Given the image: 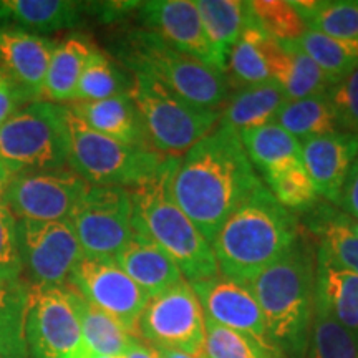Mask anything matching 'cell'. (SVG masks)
I'll list each match as a JSON object with an SVG mask.
<instances>
[{
	"label": "cell",
	"instance_id": "6da1fadb",
	"mask_svg": "<svg viewBox=\"0 0 358 358\" xmlns=\"http://www.w3.org/2000/svg\"><path fill=\"white\" fill-rule=\"evenodd\" d=\"M259 182L239 133L219 122L208 136L179 156L171 192L179 208L213 244L226 219Z\"/></svg>",
	"mask_w": 358,
	"mask_h": 358
},
{
	"label": "cell",
	"instance_id": "7a4b0ae2",
	"mask_svg": "<svg viewBox=\"0 0 358 358\" xmlns=\"http://www.w3.org/2000/svg\"><path fill=\"white\" fill-rule=\"evenodd\" d=\"M271 345L284 358H306L315 307V248L299 236L279 261L249 282Z\"/></svg>",
	"mask_w": 358,
	"mask_h": 358
},
{
	"label": "cell",
	"instance_id": "3957f363",
	"mask_svg": "<svg viewBox=\"0 0 358 358\" xmlns=\"http://www.w3.org/2000/svg\"><path fill=\"white\" fill-rule=\"evenodd\" d=\"M299 236L297 219L261 181L214 237L219 274L249 284L279 261Z\"/></svg>",
	"mask_w": 358,
	"mask_h": 358
},
{
	"label": "cell",
	"instance_id": "277c9868",
	"mask_svg": "<svg viewBox=\"0 0 358 358\" xmlns=\"http://www.w3.org/2000/svg\"><path fill=\"white\" fill-rule=\"evenodd\" d=\"M178 158L168 156L153 179L129 189L133 229L158 244L176 262L182 277L194 282L217 275L219 268L211 244L173 198L171 178Z\"/></svg>",
	"mask_w": 358,
	"mask_h": 358
},
{
	"label": "cell",
	"instance_id": "5b68a950",
	"mask_svg": "<svg viewBox=\"0 0 358 358\" xmlns=\"http://www.w3.org/2000/svg\"><path fill=\"white\" fill-rule=\"evenodd\" d=\"M118 57L131 73L158 80L186 101L203 108L221 111L231 93L222 71L178 52L146 29L129 32Z\"/></svg>",
	"mask_w": 358,
	"mask_h": 358
},
{
	"label": "cell",
	"instance_id": "8992f818",
	"mask_svg": "<svg viewBox=\"0 0 358 358\" xmlns=\"http://www.w3.org/2000/svg\"><path fill=\"white\" fill-rule=\"evenodd\" d=\"M65 122L69 128V168L90 186L133 189L153 179L168 158L151 148L124 145L95 131L69 106H65Z\"/></svg>",
	"mask_w": 358,
	"mask_h": 358
},
{
	"label": "cell",
	"instance_id": "52a82bcc",
	"mask_svg": "<svg viewBox=\"0 0 358 358\" xmlns=\"http://www.w3.org/2000/svg\"><path fill=\"white\" fill-rule=\"evenodd\" d=\"M129 95L140 111L148 143L161 156H182L221 122V111L186 101L148 75L131 73Z\"/></svg>",
	"mask_w": 358,
	"mask_h": 358
},
{
	"label": "cell",
	"instance_id": "ba28073f",
	"mask_svg": "<svg viewBox=\"0 0 358 358\" xmlns=\"http://www.w3.org/2000/svg\"><path fill=\"white\" fill-rule=\"evenodd\" d=\"M0 161L15 174L69 168L65 106L32 101L0 127Z\"/></svg>",
	"mask_w": 358,
	"mask_h": 358
},
{
	"label": "cell",
	"instance_id": "9c48e42d",
	"mask_svg": "<svg viewBox=\"0 0 358 358\" xmlns=\"http://www.w3.org/2000/svg\"><path fill=\"white\" fill-rule=\"evenodd\" d=\"M69 222L83 257L115 261L134 234L131 192L127 187L88 186Z\"/></svg>",
	"mask_w": 358,
	"mask_h": 358
},
{
	"label": "cell",
	"instance_id": "30bf717a",
	"mask_svg": "<svg viewBox=\"0 0 358 358\" xmlns=\"http://www.w3.org/2000/svg\"><path fill=\"white\" fill-rule=\"evenodd\" d=\"M27 358H88L77 313L64 287H29Z\"/></svg>",
	"mask_w": 358,
	"mask_h": 358
},
{
	"label": "cell",
	"instance_id": "8fae6325",
	"mask_svg": "<svg viewBox=\"0 0 358 358\" xmlns=\"http://www.w3.org/2000/svg\"><path fill=\"white\" fill-rule=\"evenodd\" d=\"M138 335L151 347H168L203 357L204 312L187 280L148 299Z\"/></svg>",
	"mask_w": 358,
	"mask_h": 358
},
{
	"label": "cell",
	"instance_id": "7c38bea8",
	"mask_svg": "<svg viewBox=\"0 0 358 358\" xmlns=\"http://www.w3.org/2000/svg\"><path fill=\"white\" fill-rule=\"evenodd\" d=\"M24 271L35 287H64L83 257L69 221L42 222L17 219Z\"/></svg>",
	"mask_w": 358,
	"mask_h": 358
},
{
	"label": "cell",
	"instance_id": "4fadbf2b",
	"mask_svg": "<svg viewBox=\"0 0 358 358\" xmlns=\"http://www.w3.org/2000/svg\"><path fill=\"white\" fill-rule=\"evenodd\" d=\"M88 186V182L70 168L17 174L8 187L7 208L15 219L69 221Z\"/></svg>",
	"mask_w": 358,
	"mask_h": 358
},
{
	"label": "cell",
	"instance_id": "5bb4252c",
	"mask_svg": "<svg viewBox=\"0 0 358 358\" xmlns=\"http://www.w3.org/2000/svg\"><path fill=\"white\" fill-rule=\"evenodd\" d=\"M66 285L93 306L110 313L128 334L136 337L138 320L150 297L115 261L82 257Z\"/></svg>",
	"mask_w": 358,
	"mask_h": 358
},
{
	"label": "cell",
	"instance_id": "9a60e30c",
	"mask_svg": "<svg viewBox=\"0 0 358 358\" xmlns=\"http://www.w3.org/2000/svg\"><path fill=\"white\" fill-rule=\"evenodd\" d=\"M189 284L206 317L272 347L262 310L249 284L227 279L221 274Z\"/></svg>",
	"mask_w": 358,
	"mask_h": 358
},
{
	"label": "cell",
	"instance_id": "2e32d148",
	"mask_svg": "<svg viewBox=\"0 0 358 358\" xmlns=\"http://www.w3.org/2000/svg\"><path fill=\"white\" fill-rule=\"evenodd\" d=\"M138 12L143 29L156 34L178 52L217 70L198 7L192 0L140 2Z\"/></svg>",
	"mask_w": 358,
	"mask_h": 358
},
{
	"label": "cell",
	"instance_id": "e0dca14e",
	"mask_svg": "<svg viewBox=\"0 0 358 358\" xmlns=\"http://www.w3.org/2000/svg\"><path fill=\"white\" fill-rule=\"evenodd\" d=\"M55 45L45 35L0 29V73L30 101H40Z\"/></svg>",
	"mask_w": 358,
	"mask_h": 358
},
{
	"label": "cell",
	"instance_id": "ac0fdd59",
	"mask_svg": "<svg viewBox=\"0 0 358 358\" xmlns=\"http://www.w3.org/2000/svg\"><path fill=\"white\" fill-rule=\"evenodd\" d=\"M302 143V164L319 196L337 204L353 161L358 156V134L335 131Z\"/></svg>",
	"mask_w": 358,
	"mask_h": 358
},
{
	"label": "cell",
	"instance_id": "d6986e66",
	"mask_svg": "<svg viewBox=\"0 0 358 358\" xmlns=\"http://www.w3.org/2000/svg\"><path fill=\"white\" fill-rule=\"evenodd\" d=\"M115 262L148 297L166 292L179 282L186 280L169 254L150 237L136 231L116 256Z\"/></svg>",
	"mask_w": 358,
	"mask_h": 358
},
{
	"label": "cell",
	"instance_id": "ffe728a7",
	"mask_svg": "<svg viewBox=\"0 0 358 358\" xmlns=\"http://www.w3.org/2000/svg\"><path fill=\"white\" fill-rule=\"evenodd\" d=\"M65 106H69L85 124L105 136L129 146L151 148L140 111L129 93L100 101H73Z\"/></svg>",
	"mask_w": 358,
	"mask_h": 358
},
{
	"label": "cell",
	"instance_id": "44dd1931",
	"mask_svg": "<svg viewBox=\"0 0 358 358\" xmlns=\"http://www.w3.org/2000/svg\"><path fill=\"white\" fill-rule=\"evenodd\" d=\"M267 57L272 80L280 85L287 100L327 95L332 87L315 62L294 42L280 43L268 38Z\"/></svg>",
	"mask_w": 358,
	"mask_h": 358
},
{
	"label": "cell",
	"instance_id": "7402d4cb",
	"mask_svg": "<svg viewBox=\"0 0 358 358\" xmlns=\"http://www.w3.org/2000/svg\"><path fill=\"white\" fill-rule=\"evenodd\" d=\"M83 8L70 0H0V29L34 35L73 29L82 22Z\"/></svg>",
	"mask_w": 358,
	"mask_h": 358
},
{
	"label": "cell",
	"instance_id": "603a6c76",
	"mask_svg": "<svg viewBox=\"0 0 358 358\" xmlns=\"http://www.w3.org/2000/svg\"><path fill=\"white\" fill-rule=\"evenodd\" d=\"M287 101L284 90L274 80L237 88L221 108V122L237 133L275 123L277 113Z\"/></svg>",
	"mask_w": 358,
	"mask_h": 358
},
{
	"label": "cell",
	"instance_id": "cb8c5ba5",
	"mask_svg": "<svg viewBox=\"0 0 358 358\" xmlns=\"http://www.w3.org/2000/svg\"><path fill=\"white\" fill-rule=\"evenodd\" d=\"M303 222L317 243V257L330 266L358 274V236L338 221L337 208L315 204Z\"/></svg>",
	"mask_w": 358,
	"mask_h": 358
},
{
	"label": "cell",
	"instance_id": "d4e9b609",
	"mask_svg": "<svg viewBox=\"0 0 358 358\" xmlns=\"http://www.w3.org/2000/svg\"><path fill=\"white\" fill-rule=\"evenodd\" d=\"M206 37L219 71L226 73L229 55L250 22L248 2L241 0H196Z\"/></svg>",
	"mask_w": 358,
	"mask_h": 358
},
{
	"label": "cell",
	"instance_id": "484cf974",
	"mask_svg": "<svg viewBox=\"0 0 358 358\" xmlns=\"http://www.w3.org/2000/svg\"><path fill=\"white\" fill-rule=\"evenodd\" d=\"M315 303L348 332L358 335V274L315 256Z\"/></svg>",
	"mask_w": 358,
	"mask_h": 358
},
{
	"label": "cell",
	"instance_id": "4316f807",
	"mask_svg": "<svg viewBox=\"0 0 358 358\" xmlns=\"http://www.w3.org/2000/svg\"><path fill=\"white\" fill-rule=\"evenodd\" d=\"M95 50L83 37H69L55 45L42 88V101L70 105L90 55Z\"/></svg>",
	"mask_w": 358,
	"mask_h": 358
},
{
	"label": "cell",
	"instance_id": "83f0119b",
	"mask_svg": "<svg viewBox=\"0 0 358 358\" xmlns=\"http://www.w3.org/2000/svg\"><path fill=\"white\" fill-rule=\"evenodd\" d=\"M65 290L69 294L75 313H77L83 342L90 355L122 357L129 347V343L136 337L128 334L120 325L118 320H115L110 313L88 302L73 287L65 285Z\"/></svg>",
	"mask_w": 358,
	"mask_h": 358
},
{
	"label": "cell",
	"instance_id": "f1b7e54d",
	"mask_svg": "<svg viewBox=\"0 0 358 358\" xmlns=\"http://www.w3.org/2000/svg\"><path fill=\"white\" fill-rule=\"evenodd\" d=\"M239 138L250 164L262 176L294 161H302V143L277 123L244 129L239 131Z\"/></svg>",
	"mask_w": 358,
	"mask_h": 358
},
{
	"label": "cell",
	"instance_id": "f546056e",
	"mask_svg": "<svg viewBox=\"0 0 358 358\" xmlns=\"http://www.w3.org/2000/svg\"><path fill=\"white\" fill-rule=\"evenodd\" d=\"M267 40L268 35L264 34L250 19L232 48L226 73H224L231 90L272 80L267 58Z\"/></svg>",
	"mask_w": 358,
	"mask_h": 358
},
{
	"label": "cell",
	"instance_id": "4dcf8cb0",
	"mask_svg": "<svg viewBox=\"0 0 358 358\" xmlns=\"http://www.w3.org/2000/svg\"><path fill=\"white\" fill-rule=\"evenodd\" d=\"M275 123L299 141L340 131L337 116L327 95L289 100L277 113Z\"/></svg>",
	"mask_w": 358,
	"mask_h": 358
},
{
	"label": "cell",
	"instance_id": "1f68e13d",
	"mask_svg": "<svg viewBox=\"0 0 358 358\" xmlns=\"http://www.w3.org/2000/svg\"><path fill=\"white\" fill-rule=\"evenodd\" d=\"M292 3L308 30L358 40V0H297Z\"/></svg>",
	"mask_w": 358,
	"mask_h": 358
},
{
	"label": "cell",
	"instance_id": "d6a6232c",
	"mask_svg": "<svg viewBox=\"0 0 358 358\" xmlns=\"http://www.w3.org/2000/svg\"><path fill=\"white\" fill-rule=\"evenodd\" d=\"M294 43L315 62L332 85L358 69V40L335 38L307 29Z\"/></svg>",
	"mask_w": 358,
	"mask_h": 358
},
{
	"label": "cell",
	"instance_id": "836d02e7",
	"mask_svg": "<svg viewBox=\"0 0 358 358\" xmlns=\"http://www.w3.org/2000/svg\"><path fill=\"white\" fill-rule=\"evenodd\" d=\"M25 282H0V358H27Z\"/></svg>",
	"mask_w": 358,
	"mask_h": 358
},
{
	"label": "cell",
	"instance_id": "e575fe53",
	"mask_svg": "<svg viewBox=\"0 0 358 358\" xmlns=\"http://www.w3.org/2000/svg\"><path fill=\"white\" fill-rule=\"evenodd\" d=\"M131 90V78L101 50L92 52L82 77H80L73 101H100L106 98L124 95ZM71 101V103H73Z\"/></svg>",
	"mask_w": 358,
	"mask_h": 358
},
{
	"label": "cell",
	"instance_id": "d590c367",
	"mask_svg": "<svg viewBox=\"0 0 358 358\" xmlns=\"http://www.w3.org/2000/svg\"><path fill=\"white\" fill-rule=\"evenodd\" d=\"M264 181L279 204L289 211H310L320 198L302 161H294L264 174Z\"/></svg>",
	"mask_w": 358,
	"mask_h": 358
},
{
	"label": "cell",
	"instance_id": "8d00e7d4",
	"mask_svg": "<svg viewBox=\"0 0 358 358\" xmlns=\"http://www.w3.org/2000/svg\"><path fill=\"white\" fill-rule=\"evenodd\" d=\"M204 358H284L274 347L259 342L204 315Z\"/></svg>",
	"mask_w": 358,
	"mask_h": 358
},
{
	"label": "cell",
	"instance_id": "74e56055",
	"mask_svg": "<svg viewBox=\"0 0 358 358\" xmlns=\"http://www.w3.org/2000/svg\"><path fill=\"white\" fill-rule=\"evenodd\" d=\"M248 7L254 24L277 42H297L307 32L306 22L295 10L292 2H285V0H250V2H248Z\"/></svg>",
	"mask_w": 358,
	"mask_h": 358
},
{
	"label": "cell",
	"instance_id": "f35d334b",
	"mask_svg": "<svg viewBox=\"0 0 358 358\" xmlns=\"http://www.w3.org/2000/svg\"><path fill=\"white\" fill-rule=\"evenodd\" d=\"M306 358H358V335L343 329L315 303Z\"/></svg>",
	"mask_w": 358,
	"mask_h": 358
},
{
	"label": "cell",
	"instance_id": "ab89813d",
	"mask_svg": "<svg viewBox=\"0 0 358 358\" xmlns=\"http://www.w3.org/2000/svg\"><path fill=\"white\" fill-rule=\"evenodd\" d=\"M340 131L358 134V69L334 83L327 92Z\"/></svg>",
	"mask_w": 358,
	"mask_h": 358
},
{
	"label": "cell",
	"instance_id": "60d3db41",
	"mask_svg": "<svg viewBox=\"0 0 358 358\" xmlns=\"http://www.w3.org/2000/svg\"><path fill=\"white\" fill-rule=\"evenodd\" d=\"M24 272L19 234H17V219L7 206L0 208V282L20 280Z\"/></svg>",
	"mask_w": 358,
	"mask_h": 358
},
{
	"label": "cell",
	"instance_id": "b9f144b4",
	"mask_svg": "<svg viewBox=\"0 0 358 358\" xmlns=\"http://www.w3.org/2000/svg\"><path fill=\"white\" fill-rule=\"evenodd\" d=\"M29 103L32 101L10 80L0 73V127Z\"/></svg>",
	"mask_w": 358,
	"mask_h": 358
},
{
	"label": "cell",
	"instance_id": "7bdbcfd3",
	"mask_svg": "<svg viewBox=\"0 0 358 358\" xmlns=\"http://www.w3.org/2000/svg\"><path fill=\"white\" fill-rule=\"evenodd\" d=\"M337 206L340 208V211L358 219V156L353 161L350 171H348V176L345 179L342 192H340Z\"/></svg>",
	"mask_w": 358,
	"mask_h": 358
},
{
	"label": "cell",
	"instance_id": "ee69618b",
	"mask_svg": "<svg viewBox=\"0 0 358 358\" xmlns=\"http://www.w3.org/2000/svg\"><path fill=\"white\" fill-rule=\"evenodd\" d=\"M120 358H158V357H156L155 350L150 345H146V343H143L140 340L134 338Z\"/></svg>",
	"mask_w": 358,
	"mask_h": 358
},
{
	"label": "cell",
	"instance_id": "f6af8a7d",
	"mask_svg": "<svg viewBox=\"0 0 358 358\" xmlns=\"http://www.w3.org/2000/svg\"><path fill=\"white\" fill-rule=\"evenodd\" d=\"M13 178H15V174L0 161V208H2V206H7L8 187H10Z\"/></svg>",
	"mask_w": 358,
	"mask_h": 358
},
{
	"label": "cell",
	"instance_id": "bcb514c9",
	"mask_svg": "<svg viewBox=\"0 0 358 358\" xmlns=\"http://www.w3.org/2000/svg\"><path fill=\"white\" fill-rule=\"evenodd\" d=\"M151 347V345H150ZM158 358H203L199 355H192L185 350H178V348H168V347H151Z\"/></svg>",
	"mask_w": 358,
	"mask_h": 358
},
{
	"label": "cell",
	"instance_id": "7dc6e473",
	"mask_svg": "<svg viewBox=\"0 0 358 358\" xmlns=\"http://www.w3.org/2000/svg\"><path fill=\"white\" fill-rule=\"evenodd\" d=\"M337 219L343 224V226L347 227V229H350L353 234L358 236V219L357 217L348 216V214H345L343 211H340V209H337Z\"/></svg>",
	"mask_w": 358,
	"mask_h": 358
},
{
	"label": "cell",
	"instance_id": "c3c4849f",
	"mask_svg": "<svg viewBox=\"0 0 358 358\" xmlns=\"http://www.w3.org/2000/svg\"><path fill=\"white\" fill-rule=\"evenodd\" d=\"M88 358H118V357H103V355H90Z\"/></svg>",
	"mask_w": 358,
	"mask_h": 358
},
{
	"label": "cell",
	"instance_id": "681fc988",
	"mask_svg": "<svg viewBox=\"0 0 358 358\" xmlns=\"http://www.w3.org/2000/svg\"><path fill=\"white\" fill-rule=\"evenodd\" d=\"M203 358H204V357H203Z\"/></svg>",
	"mask_w": 358,
	"mask_h": 358
}]
</instances>
